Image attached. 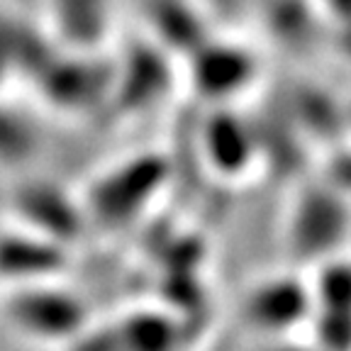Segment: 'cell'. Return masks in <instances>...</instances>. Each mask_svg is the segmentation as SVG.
<instances>
[{
    "instance_id": "cell-16",
    "label": "cell",
    "mask_w": 351,
    "mask_h": 351,
    "mask_svg": "<svg viewBox=\"0 0 351 351\" xmlns=\"http://www.w3.org/2000/svg\"><path fill=\"white\" fill-rule=\"evenodd\" d=\"M249 351H327L324 346L315 344L310 337L302 339L298 335L285 337H269V339H258Z\"/></svg>"
},
{
    "instance_id": "cell-18",
    "label": "cell",
    "mask_w": 351,
    "mask_h": 351,
    "mask_svg": "<svg viewBox=\"0 0 351 351\" xmlns=\"http://www.w3.org/2000/svg\"><path fill=\"white\" fill-rule=\"evenodd\" d=\"M12 81H17L15 69H12V61H10V56H8L5 47L0 42V95H5V90L10 88Z\"/></svg>"
},
{
    "instance_id": "cell-11",
    "label": "cell",
    "mask_w": 351,
    "mask_h": 351,
    "mask_svg": "<svg viewBox=\"0 0 351 351\" xmlns=\"http://www.w3.org/2000/svg\"><path fill=\"white\" fill-rule=\"evenodd\" d=\"M66 249L20 225L12 232H0V276H5L10 285L56 278L66 266Z\"/></svg>"
},
{
    "instance_id": "cell-10",
    "label": "cell",
    "mask_w": 351,
    "mask_h": 351,
    "mask_svg": "<svg viewBox=\"0 0 351 351\" xmlns=\"http://www.w3.org/2000/svg\"><path fill=\"white\" fill-rule=\"evenodd\" d=\"M115 0H47L44 29L64 49H108V39L115 32Z\"/></svg>"
},
{
    "instance_id": "cell-19",
    "label": "cell",
    "mask_w": 351,
    "mask_h": 351,
    "mask_svg": "<svg viewBox=\"0 0 351 351\" xmlns=\"http://www.w3.org/2000/svg\"><path fill=\"white\" fill-rule=\"evenodd\" d=\"M213 5L217 8H234V5H241V3H249V0H208Z\"/></svg>"
},
{
    "instance_id": "cell-9",
    "label": "cell",
    "mask_w": 351,
    "mask_h": 351,
    "mask_svg": "<svg viewBox=\"0 0 351 351\" xmlns=\"http://www.w3.org/2000/svg\"><path fill=\"white\" fill-rule=\"evenodd\" d=\"M8 205L20 227L49 237L64 247H69L88 227L78 203V193L73 195L56 183L42 178L20 183L12 191Z\"/></svg>"
},
{
    "instance_id": "cell-7",
    "label": "cell",
    "mask_w": 351,
    "mask_h": 351,
    "mask_svg": "<svg viewBox=\"0 0 351 351\" xmlns=\"http://www.w3.org/2000/svg\"><path fill=\"white\" fill-rule=\"evenodd\" d=\"M195 149L217 181L237 183L249 178L263 161L256 122L237 105H210L197 125Z\"/></svg>"
},
{
    "instance_id": "cell-1",
    "label": "cell",
    "mask_w": 351,
    "mask_h": 351,
    "mask_svg": "<svg viewBox=\"0 0 351 351\" xmlns=\"http://www.w3.org/2000/svg\"><path fill=\"white\" fill-rule=\"evenodd\" d=\"M173 181V161L166 152L144 149L112 161L78 193L88 227L117 232L144 217Z\"/></svg>"
},
{
    "instance_id": "cell-8",
    "label": "cell",
    "mask_w": 351,
    "mask_h": 351,
    "mask_svg": "<svg viewBox=\"0 0 351 351\" xmlns=\"http://www.w3.org/2000/svg\"><path fill=\"white\" fill-rule=\"evenodd\" d=\"M313 315V293L307 276L293 271L269 274L252 283L241 300V317L258 335L269 337L300 335Z\"/></svg>"
},
{
    "instance_id": "cell-2",
    "label": "cell",
    "mask_w": 351,
    "mask_h": 351,
    "mask_svg": "<svg viewBox=\"0 0 351 351\" xmlns=\"http://www.w3.org/2000/svg\"><path fill=\"white\" fill-rule=\"evenodd\" d=\"M112 83V54L108 49L81 51L56 47L29 81L37 100L61 117H100Z\"/></svg>"
},
{
    "instance_id": "cell-5",
    "label": "cell",
    "mask_w": 351,
    "mask_h": 351,
    "mask_svg": "<svg viewBox=\"0 0 351 351\" xmlns=\"http://www.w3.org/2000/svg\"><path fill=\"white\" fill-rule=\"evenodd\" d=\"M3 317L17 335L37 344H71L88 327V307L54 278L10 285Z\"/></svg>"
},
{
    "instance_id": "cell-15",
    "label": "cell",
    "mask_w": 351,
    "mask_h": 351,
    "mask_svg": "<svg viewBox=\"0 0 351 351\" xmlns=\"http://www.w3.org/2000/svg\"><path fill=\"white\" fill-rule=\"evenodd\" d=\"M263 12L269 32L288 47L307 42L317 17H322L315 0H266Z\"/></svg>"
},
{
    "instance_id": "cell-12",
    "label": "cell",
    "mask_w": 351,
    "mask_h": 351,
    "mask_svg": "<svg viewBox=\"0 0 351 351\" xmlns=\"http://www.w3.org/2000/svg\"><path fill=\"white\" fill-rule=\"evenodd\" d=\"M147 37L161 44L176 59H183L210 29L197 0H139Z\"/></svg>"
},
{
    "instance_id": "cell-3",
    "label": "cell",
    "mask_w": 351,
    "mask_h": 351,
    "mask_svg": "<svg viewBox=\"0 0 351 351\" xmlns=\"http://www.w3.org/2000/svg\"><path fill=\"white\" fill-rule=\"evenodd\" d=\"M285 247L305 266L346 254L349 191L324 176L302 183L285 213Z\"/></svg>"
},
{
    "instance_id": "cell-17",
    "label": "cell",
    "mask_w": 351,
    "mask_h": 351,
    "mask_svg": "<svg viewBox=\"0 0 351 351\" xmlns=\"http://www.w3.org/2000/svg\"><path fill=\"white\" fill-rule=\"evenodd\" d=\"M319 15L327 17L329 22H339L346 25L349 20V0H315Z\"/></svg>"
},
{
    "instance_id": "cell-13",
    "label": "cell",
    "mask_w": 351,
    "mask_h": 351,
    "mask_svg": "<svg viewBox=\"0 0 351 351\" xmlns=\"http://www.w3.org/2000/svg\"><path fill=\"white\" fill-rule=\"evenodd\" d=\"M42 127L20 105L0 95V169H27L42 152Z\"/></svg>"
},
{
    "instance_id": "cell-14",
    "label": "cell",
    "mask_w": 351,
    "mask_h": 351,
    "mask_svg": "<svg viewBox=\"0 0 351 351\" xmlns=\"http://www.w3.org/2000/svg\"><path fill=\"white\" fill-rule=\"evenodd\" d=\"M293 125L298 127L300 134H310L317 139H327L332 144L335 137L344 134V110L337 105L335 95H329V90L319 86H302L291 95V105H288ZM335 147V144H332Z\"/></svg>"
},
{
    "instance_id": "cell-6",
    "label": "cell",
    "mask_w": 351,
    "mask_h": 351,
    "mask_svg": "<svg viewBox=\"0 0 351 351\" xmlns=\"http://www.w3.org/2000/svg\"><path fill=\"white\" fill-rule=\"evenodd\" d=\"M186 81L205 105H237L261 76V59L252 44L208 34L183 56Z\"/></svg>"
},
{
    "instance_id": "cell-4",
    "label": "cell",
    "mask_w": 351,
    "mask_h": 351,
    "mask_svg": "<svg viewBox=\"0 0 351 351\" xmlns=\"http://www.w3.org/2000/svg\"><path fill=\"white\" fill-rule=\"evenodd\" d=\"M176 56L152 37H137L112 56V83L103 115L110 122L139 120L171 98Z\"/></svg>"
}]
</instances>
